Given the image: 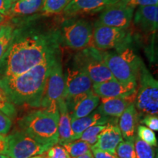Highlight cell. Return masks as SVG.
Listing matches in <instances>:
<instances>
[{"instance_id":"e575fe53","label":"cell","mask_w":158,"mask_h":158,"mask_svg":"<svg viewBox=\"0 0 158 158\" xmlns=\"http://www.w3.org/2000/svg\"><path fill=\"white\" fill-rule=\"evenodd\" d=\"M12 4L10 0H0V14L3 16H7Z\"/></svg>"},{"instance_id":"f1b7e54d","label":"cell","mask_w":158,"mask_h":158,"mask_svg":"<svg viewBox=\"0 0 158 158\" xmlns=\"http://www.w3.org/2000/svg\"><path fill=\"white\" fill-rule=\"evenodd\" d=\"M137 136L140 139L152 146L157 147V141L155 133L153 130L144 125H139L137 127Z\"/></svg>"},{"instance_id":"4316f807","label":"cell","mask_w":158,"mask_h":158,"mask_svg":"<svg viewBox=\"0 0 158 158\" xmlns=\"http://www.w3.org/2000/svg\"><path fill=\"white\" fill-rule=\"evenodd\" d=\"M106 127V124L105 125H94L92 127L85 130L81 133L79 140L86 141L89 144L91 147L94 146L97 143L98 140V137L100 133H101Z\"/></svg>"},{"instance_id":"836d02e7","label":"cell","mask_w":158,"mask_h":158,"mask_svg":"<svg viewBox=\"0 0 158 158\" xmlns=\"http://www.w3.org/2000/svg\"><path fill=\"white\" fill-rule=\"evenodd\" d=\"M91 152L94 156V158H118L116 155H113L98 148L91 147Z\"/></svg>"},{"instance_id":"7402d4cb","label":"cell","mask_w":158,"mask_h":158,"mask_svg":"<svg viewBox=\"0 0 158 158\" xmlns=\"http://www.w3.org/2000/svg\"><path fill=\"white\" fill-rule=\"evenodd\" d=\"M45 0H18L12 4L7 16L22 17L41 12Z\"/></svg>"},{"instance_id":"9c48e42d","label":"cell","mask_w":158,"mask_h":158,"mask_svg":"<svg viewBox=\"0 0 158 158\" xmlns=\"http://www.w3.org/2000/svg\"><path fill=\"white\" fill-rule=\"evenodd\" d=\"M48 148L21 130L13 132L6 137L5 155L10 158H31L42 155Z\"/></svg>"},{"instance_id":"7a4b0ae2","label":"cell","mask_w":158,"mask_h":158,"mask_svg":"<svg viewBox=\"0 0 158 158\" xmlns=\"http://www.w3.org/2000/svg\"><path fill=\"white\" fill-rule=\"evenodd\" d=\"M59 53L27 72L18 76L0 78V86L14 106L39 108L51 67Z\"/></svg>"},{"instance_id":"ac0fdd59","label":"cell","mask_w":158,"mask_h":158,"mask_svg":"<svg viewBox=\"0 0 158 158\" xmlns=\"http://www.w3.org/2000/svg\"><path fill=\"white\" fill-rule=\"evenodd\" d=\"M135 97L131 98H101L97 110L104 116L110 118H119L130 104L135 101Z\"/></svg>"},{"instance_id":"74e56055","label":"cell","mask_w":158,"mask_h":158,"mask_svg":"<svg viewBox=\"0 0 158 158\" xmlns=\"http://www.w3.org/2000/svg\"><path fill=\"white\" fill-rule=\"evenodd\" d=\"M31 158H45V157L43 155H40L34 156V157H31Z\"/></svg>"},{"instance_id":"44dd1931","label":"cell","mask_w":158,"mask_h":158,"mask_svg":"<svg viewBox=\"0 0 158 158\" xmlns=\"http://www.w3.org/2000/svg\"><path fill=\"white\" fill-rule=\"evenodd\" d=\"M137 122L138 112L133 102L119 116L118 121V126L124 141H134Z\"/></svg>"},{"instance_id":"9a60e30c","label":"cell","mask_w":158,"mask_h":158,"mask_svg":"<svg viewBox=\"0 0 158 158\" xmlns=\"http://www.w3.org/2000/svg\"><path fill=\"white\" fill-rule=\"evenodd\" d=\"M119 0H72L63 11L66 18L100 13Z\"/></svg>"},{"instance_id":"6da1fadb","label":"cell","mask_w":158,"mask_h":158,"mask_svg":"<svg viewBox=\"0 0 158 158\" xmlns=\"http://www.w3.org/2000/svg\"><path fill=\"white\" fill-rule=\"evenodd\" d=\"M60 31L56 29L14 31L9 48L0 60V78L27 72L59 53Z\"/></svg>"},{"instance_id":"cb8c5ba5","label":"cell","mask_w":158,"mask_h":158,"mask_svg":"<svg viewBox=\"0 0 158 158\" xmlns=\"http://www.w3.org/2000/svg\"><path fill=\"white\" fill-rule=\"evenodd\" d=\"M62 146L67 150L71 158L78 157L88 152L91 151V147H92L87 142L79 139L70 141Z\"/></svg>"},{"instance_id":"ffe728a7","label":"cell","mask_w":158,"mask_h":158,"mask_svg":"<svg viewBox=\"0 0 158 158\" xmlns=\"http://www.w3.org/2000/svg\"><path fill=\"white\" fill-rule=\"evenodd\" d=\"M58 110V144L62 146L68 142L72 141L73 138V133L71 127V117L64 98L59 100Z\"/></svg>"},{"instance_id":"4fadbf2b","label":"cell","mask_w":158,"mask_h":158,"mask_svg":"<svg viewBox=\"0 0 158 158\" xmlns=\"http://www.w3.org/2000/svg\"><path fill=\"white\" fill-rule=\"evenodd\" d=\"M137 87V83L123 84L114 78L99 84H93L92 89L100 98H127L136 96Z\"/></svg>"},{"instance_id":"e0dca14e","label":"cell","mask_w":158,"mask_h":158,"mask_svg":"<svg viewBox=\"0 0 158 158\" xmlns=\"http://www.w3.org/2000/svg\"><path fill=\"white\" fill-rule=\"evenodd\" d=\"M133 22L144 32H156L158 26V5L138 7Z\"/></svg>"},{"instance_id":"b9f144b4","label":"cell","mask_w":158,"mask_h":158,"mask_svg":"<svg viewBox=\"0 0 158 158\" xmlns=\"http://www.w3.org/2000/svg\"><path fill=\"white\" fill-rule=\"evenodd\" d=\"M2 26L3 25H2L1 23H0V31H1V29H2Z\"/></svg>"},{"instance_id":"5bb4252c","label":"cell","mask_w":158,"mask_h":158,"mask_svg":"<svg viewBox=\"0 0 158 158\" xmlns=\"http://www.w3.org/2000/svg\"><path fill=\"white\" fill-rule=\"evenodd\" d=\"M65 101L71 118H78L88 116L95 110L100 102V98L91 89Z\"/></svg>"},{"instance_id":"d4e9b609","label":"cell","mask_w":158,"mask_h":158,"mask_svg":"<svg viewBox=\"0 0 158 158\" xmlns=\"http://www.w3.org/2000/svg\"><path fill=\"white\" fill-rule=\"evenodd\" d=\"M14 34V29L12 26L3 25L0 31V60L5 54L10 44Z\"/></svg>"},{"instance_id":"83f0119b","label":"cell","mask_w":158,"mask_h":158,"mask_svg":"<svg viewBox=\"0 0 158 158\" xmlns=\"http://www.w3.org/2000/svg\"><path fill=\"white\" fill-rule=\"evenodd\" d=\"M0 110L11 118L16 116L17 111L15 106L9 100L8 97L1 86H0Z\"/></svg>"},{"instance_id":"8992f818","label":"cell","mask_w":158,"mask_h":158,"mask_svg":"<svg viewBox=\"0 0 158 158\" xmlns=\"http://www.w3.org/2000/svg\"><path fill=\"white\" fill-rule=\"evenodd\" d=\"M74 66L88 75L92 84H99L114 79L105 63L101 51L92 47L80 50L74 59Z\"/></svg>"},{"instance_id":"277c9868","label":"cell","mask_w":158,"mask_h":158,"mask_svg":"<svg viewBox=\"0 0 158 158\" xmlns=\"http://www.w3.org/2000/svg\"><path fill=\"white\" fill-rule=\"evenodd\" d=\"M102 53L105 63L116 80L123 84L137 83L143 62L131 48L122 47L116 53Z\"/></svg>"},{"instance_id":"8d00e7d4","label":"cell","mask_w":158,"mask_h":158,"mask_svg":"<svg viewBox=\"0 0 158 158\" xmlns=\"http://www.w3.org/2000/svg\"><path fill=\"white\" fill-rule=\"evenodd\" d=\"M73 158H94V156L92 155V152L89 151L88 152L84 154V155L78 156V157H73Z\"/></svg>"},{"instance_id":"ab89813d","label":"cell","mask_w":158,"mask_h":158,"mask_svg":"<svg viewBox=\"0 0 158 158\" xmlns=\"http://www.w3.org/2000/svg\"><path fill=\"white\" fill-rule=\"evenodd\" d=\"M3 20H4V16H3V15H2L1 14H0V23H2Z\"/></svg>"},{"instance_id":"603a6c76","label":"cell","mask_w":158,"mask_h":158,"mask_svg":"<svg viewBox=\"0 0 158 158\" xmlns=\"http://www.w3.org/2000/svg\"><path fill=\"white\" fill-rule=\"evenodd\" d=\"M72 0H45L41 12L45 15L62 13Z\"/></svg>"},{"instance_id":"5b68a950","label":"cell","mask_w":158,"mask_h":158,"mask_svg":"<svg viewBox=\"0 0 158 158\" xmlns=\"http://www.w3.org/2000/svg\"><path fill=\"white\" fill-rule=\"evenodd\" d=\"M139 86L134 101L138 114L142 116L157 115L158 83L142 63L139 72Z\"/></svg>"},{"instance_id":"d590c367","label":"cell","mask_w":158,"mask_h":158,"mask_svg":"<svg viewBox=\"0 0 158 158\" xmlns=\"http://www.w3.org/2000/svg\"><path fill=\"white\" fill-rule=\"evenodd\" d=\"M0 154H6V137L2 135H0Z\"/></svg>"},{"instance_id":"2e32d148","label":"cell","mask_w":158,"mask_h":158,"mask_svg":"<svg viewBox=\"0 0 158 158\" xmlns=\"http://www.w3.org/2000/svg\"><path fill=\"white\" fill-rule=\"evenodd\" d=\"M122 141H123V138L118 126V118H114L106 124V127L99 135L97 143L92 147L116 155V147Z\"/></svg>"},{"instance_id":"7c38bea8","label":"cell","mask_w":158,"mask_h":158,"mask_svg":"<svg viewBox=\"0 0 158 158\" xmlns=\"http://www.w3.org/2000/svg\"><path fill=\"white\" fill-rule=\"evenodd\" d=\"M65 100L85 93L92 88V81L86 73L76 67L68 68L64 73Z\"/></svg>"},{"instance_id":"3957f363","label":"cell","mask_w":158,"mask_h":158,"mask_svg":"<svg viewBox=\"0 0 158 158\" xmlns=\"http://www.w3.org/2000/svg\"><path fill=\"white\" fill-rule=\"evenodd\" d=\"M58 108H40L18 121L19 130L47 147L58 143Z\"/></svg>"},{"instance_id":"f546056e","label":"cell","mask_w":158,"mask_h":158,"mask_svg":"<svg viewBox=\"0 0 158 158\" xmlns=\"http://www.w3.org/2000/svg\"><path fill=\"white\" fill-rule=\"evenodd\" d=\"M42 155L45 158H71L64 147L58 143L49 147Z\"/></svg>"},{"instance_id":"4dcf8cb0","label":"cell","mask_w":158,"mask_h":158,"mask_svg":"<svg viewBox=\"0 0 158 158\" xmlns=\"http://www.w3.org/2000/svg\"><path fill=\"white\" fill-rule=\"evenodd\" d=\"M12 127V118L0 110V135H5Z\"/></svg>"},{"instance_id":"1f68e13d","label":"cell","mask_w":158,"mask_h":158,"mask_svg":"<svg viewBox=\"0 0 158 158\" xmlns=\"http://www.w3.org/2000/svg\"><path fill=\"white\" fill-rule=\"evenodd\" d=\"M143 118L141 120L140 123L145 124L152 130L157 131L158 130V116L157 115H145L143 116Z\"/></svg>"},{"instance_id":"484cf974","label":"cell","mask_w":158,"mask_h":158,"mask_svg":"<svg viewBox=\"0 0 158 158\" xmlns=\"http://www.w3.org/2000/svg\"><path fill=\"white\" fill-rule=\"evenodd\" d=\"M134 146L136 158H155V149L152 146L145 143L135 135Z\"/></svg>"},{"instance_id":"30bf717a","label":"cell","mask_w":158,"mask_h":158,"mask_svg":"<svg viewBox=\"0 0 158 158\" xmlns=\"http://www.w3.org/2000/svg\"><path fill=\"white\" fill-rule=\"evenodd\" d=\"M126 29L110 27L96 23L93 25V32L90 46L101 51L120 48L126 43L127 38Z\"/></svg>"},{"instance_id":"f35d334b","label":"cell","mask_w":158,"mask_h":158,"mask_svg":"<svg viewBox=\"0 0 158 158\" xmlns=\"http://www.w3.org/2000/svg\"><path fill=\"white\" fill-rule=\"evenodd\" d=\"M0 158H10L8 156L5 155H2V154H0Z\"/></svg>"},{"instance_id":"d6a6232c","label":"cell","mask_w":158,"mask_h":158,"mask_svg":"<svg viewBox=\"0 0 158 158\" xmlns=\"http://www.w3.org/2000/svg\"><path fill=\"white\" fill-rule=\"evenodd\" d=\"M130 7H135L140 6H149L158 5V0H123Z\"/></svg>"},{"instance_id":"d6986e66","label":"cell","mask_w":158,"mask_h":158,"mask_svg":"<svg viewBox=\"0 0 158 158\" xmlns=\"http://www.w3.org/2000/svg\"><path fill=\"white\" fill-rule=\"evenodd\" d=\"M114 118H110L100 114L95 109L88 116L78 118H71V127H72L73 138V141L78 140L85 130L94 125H105L107 124Z\"/></svg>"},{"instance_id":"52a82bcc","label":"cell","mask_w":158,"mask_h":158,"mask_svg":"<svg viewBox=\"0 0 158 158\" xmlns=\"http://www.w3.org/2000/svg\"><path fill=\"white\" fill-rule=\"evenodd\" d=\"M93 25L84 19L73 17L62 23L61 40L67 47L73 50H82L90 46Z\"/></svg>"},{"instance_id":"8fae6325","label":"cell","mask_w":158,"mask_h":158,"mask_svg":"<svg viewBox=\"0 0 158 158\" xmlns=\"http://www.w3.org/2000/svg\"><path fill=\"white\" fill-rule=\"evenodd\" d=\"M134 10L123 0H119L103 10L97 22L108 27L127 29L131 23Z\"/></svg>"},{"instance_id":"60d3db41","label":"cell","mask_w":158,"mask_h":158,"mask_svg":"<svg viewBox=\"0 0 158 158\" xmlns=\"http://www.w3.org/2000/svg\"><path fill=\"white\" fill-rule=\"evenodd\" d=\"M10 1L12 2V3H13V2H15L18 1V0H10Z\"/></svg>"},{"instance_id":"ba28073f","label":"cell","mask_w":158,"mask_h":158,"mask_svg":"<svg viewBox=\"0 0 158 158\" xmlns=\"http://www.w3.org/2000/svg\"><path fill=\"white\" fill-rule=\"evenodd\" d=\"M64 73L59 55L53 62L45 81L39 108H58V102L64 96Z\"/></svg>"}]
</instances>
